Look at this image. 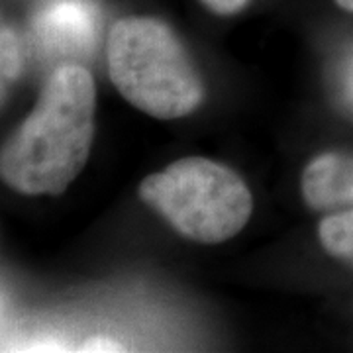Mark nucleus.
<instances>
[{
	"instance_id": "0eeeda50",
	"label": "nucleus",
	"mask_w": 353,
	"mask_h": 353,
	"mask_svg": "<svg viewBox=\"0 0 353 353\" xmlns=\"http://www.w3.org/2000/svg\"><path fill=\"white\" fill-rule=\"evenodd\" d=\"M24 53L16 32L0 20V104L6 99L8 87L22 73Z\"/></svg>"
},
{
	"instance_id": "39448f33",
	"label": "nucleus",
	"mask_w": 353,
	"mask_h": 353,
	"mask_svg": "<svg viewBox=\"0 0 353 353\" xmlns=\"http://www.w3.org/2000/svg\"><path fill=\"white\" fill-rule=\"evenodd\" d=\"M303 196L316 210L353 208V155L322 153L306 165Z\"/></svg>"
},
{
	"instance_id": "f257e3e1",
	"label": "nucleus",
	"mask_w": 353,
	"mask_h": 353,
	"mask_svg": "<svg viewBox=\"0 0 353 353\" xmlns=\"http://www.w3.org/2000/svg\"><path fill=\"white\" fill-rule=\"evenodd\" d=\"M94 134V83L63 65L50 77L34 112L0 150V176L26 194H57L87 163Z\"/></svg>"
},
{
	"instance_id": "1a4fd4ad",
	"label": "nucleus",
	"mask_w": 353,
	"mask_h": 353,
	"mask_svg": "<svg viewBox=\"0 0 353 353\" xmlns=\"http://www.w3.org/2000/svg\"><path fill=\"white\" fill-rule=\"evenodd\" d=\"M87 352H120L122 347L112 340H101V338H92V340L85 341V347Z\"/></svg>"
},
{
	"instance_id": "6e6552de",
	"label": "nucleus",
	"mask_w": 353,
	"mask_h": 353,
	"mask_svg": "<svg viewBox=\"0 0 353 353\" xmlns=\"http://www.w3.org/2000/svg\"><path fill=\"white\" fill-rule=\"evenodd\" d=\"M204 4L216 14H236L248 4V0H204Z\"/></svg>"
},
{
	"instance_id": "423d86ee",
	"label": "nucleus",
	"mask_w": 353,
	"mask_h": 353,
	"mask_svg": "<svg viewBox=\"0 0 353 353\" xmlns=\"http://www.w3.org/2000/svg\"><path fill=\"white\" fill-rule=\"evenodd\" d=\"M318 236L330 255L353 263V208L324 218L318 228Z\"/></svg>"
},
{
	"instance_id": "20e7f679",
	"label": "nucleus",
	"mask_w": 353,
	"mask_h": 353,
	"mask_svg": "<svg viewBox=\"0 0 353 353\" xmlns=\"http://www.w3.org/2000/svg\"><path fill=\"white\" fill-rule=\"evenodd\" d=\"M99 20L90 0H53L34 18V36L51 55L85 57L99 38Z\"/></svg>"
},
{
	"instance_id": "f8f14e48",
	"label": "nucleus",
	"mask_w": 353,
	"mask_h": 353,
	"mask_svg": "<svg viewBox=\"0 0 353 353\" xmlns=\"http://www.w3.org/2000/svg\"><path fill=\"white\" fill-rule=\"evenodd\" d=\"M336 2H338V6H341L343 10L353 12V0H336Z\"/></svg>"
},
{
	"instance_id": "9d476101",
	"label": "nucleus",
	"mask_w": 353,
	"mask_h": 353,
	"mask_svg": "<svg viewBox=\"0 0 353 353\" xmlns=\"http://www.w3.org/2000/svg\"><path fill=\"white\" fill-rule=\"evenodd\" d=\"M343 94L353 106V57L350 59V63L345 65V71H343Z\"/></svg>"
},
{
	"instance_id": "f03ea898",
	"label": "nucleus",
	"mask_w": 353,
	"mask_h": 353,
	"mask_svg": "<svg viewBox=\"0 0 353 353\" xmlns=\"http://www.w3.org/2000/svg\"><path fill=\"white\" fill-rule=\"evenodd\" d=\"M108 71L122 97L153 118L187 116L204 97L202 79L187 50L153 18L116 22L108 38Z\"/></svg>"
},
{
	"instance_id": "7ed1b4c3",
	"label": "nucleus",
	"mask_w": 353,
	"mask_h": 353,
	"mask_svg": "<svg viewBox=\"0 0 353 353\" xmlns=\"http://www.w3.org/2000/svg\"><path fill=\"white\" fill-rule=\"evenodd\" d=\"M139 196L185 238L220 243L248 224L252 192L238 173L224 165L185 157L145 176Z\"/></svg>"
},
{
	"instance_id": "9b49d317",
	"label": "nucleus",
	"mask_w": 353,
	"mask_h": 353,
	"mask_svg": "<svg viewBox=\"0 0 353 353\" xmlns=\"http://www.w3.org/2000/svg\"><path fill=\"white\" fill-rule=\"evenodd\" d=\"M6 334H8V310H6V303L0 294V350L6 343Z\"/></svg>"
}]
</instances>
